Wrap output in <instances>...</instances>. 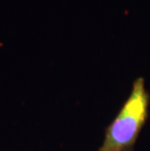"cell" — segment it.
<instances>
[{
	"instance_id": "6da1fadb",
	"label": "cell",
	"mask_w": 150,
	"mask_h": 151,
	"mask_svg": "<svg viewBox=\"0 0 150 151\" xmlns=\"http://www.w3.org/2000/svg\"><path fill=\"white\" fill-rule=\"evenodd\" d=\"M150 95L142 77L133 83L132 91L115 118L105 129L103 144L97 151H135L140 132L149 117Z\"/></svg>"
}]
</instances>
